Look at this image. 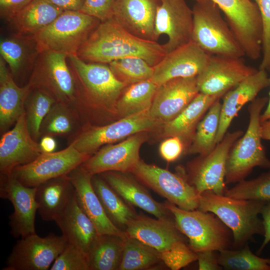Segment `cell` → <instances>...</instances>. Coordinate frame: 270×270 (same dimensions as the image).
I'll list each match as a JSON object with an SVG mask.
<instances>
[{
  "instance_id": "cell-41",
  "label": "cell",
  "mask_w": 270,
  "mask_h": 270,
  "mask_svg": "<svg viewBox=\"0 0 270 270\" xmlns=\"http://www.w3.org/2000/svg\"><path fill=\"white\" fill-rule=\"evenodd\" d=\"M64 104L56 102L43 120L40 132L50 135H62L70 132L74 121L70 112Z\"/></svg>"
},
{
  "instance_id": "cell-48",
  "label": "cell",
  "mask_w": 270,
  "mask_h": 270,
  "mask_svg": "<svg viewBox=\"0 0 270 270\" xmlns=\"http://www.w3.org/2000/svg\"><path fill=\"white\" fill-rule=\"evenodd\" d=\"M214 250H204L196 252L200 270H220L222 268L219 264L218 254Z\"/></svg>"
},
{
  "instance_id": "cell-24",
  "label": "cell",
  "mask_w": 270,
  "mask_h": 270,
  "mask_svg": "<svg viewBox=\"0 0 270 270\" xmlns=\"http://www.w3.org/2000/svg\"><path fill=\"white\" fill-rule=\"evenodd\" d=\"M124 232L126 236L136 238L160 252L168 250L180 242L186 241L174 219H154L138 215Z\"/></svg>"
},
{
  "instance_id": "cell-8",
  "label": "cell",
  "mask_w": 270,
  "mask_h": 270,
  "mask_svg": "<svg viewBox=\"0 0 270 270\" xmlns=\"http://www.w3.org/2000/svg\"><path fill=\"white\" fill-rule=\"evenodd\" d=\"M68 56L50 50L41 51L28 84L32 88L46 90L57 102L68 106L76 102L78 90L74 74L68 65Z\"/></svg>"
},
{
  "instance_id": "cell-20",
  "label": "cell",
  "mask_w": 270,
  "mask_h": 270,
  "mask_svg": "<svg viewBox=\"0 0 270 270\" xmlns=\"http://www.w3.org/2000/svg\"><path fill=\"white\" fill-rule=\"evenodd\" d=\"M42 154L39 144L31 136L25 112L0 142V174H9L14 168L31 162Z\"/></svg>"
},
{
  "instance_id": "cell-4",
  "label": "cell",
  "mask_w": 270,
  "mask_h": 270,
  "mask_svg": "<svg viewBox=\"0 0 270 270\" xmlns=\"http://www.w3.org/2000/svg\"><path fill=\"white\" fill-rule=\"evenodd\" d=\"M191 40L209 55L245 56L218 6L211 0H194Z\"/></svg>"
},
{
  "instance_id": "cell-25",
  "label": "cell",
  "mask_w": 270,
  "mask_h": 270,
  "mask_svg": "<svg viewBox=\"0 0 270 270\" xmlns=\"http://www.w3.org/2000/svg\"><path fill=\"white\" fill-rule=\"evenodd\" d=\"M126 174L108 171L98 174L132 206L138 207L158 219H174L164 203L156 200L144 186Z\"/></svg>"
},
{
  "instance_id": "cell-40",
  "label": "cell",
  "mask_w": 270,
  "mask_h": 270,
  "mask_svg": "<svg viewBox=\"0 0 270 270\" xmlns=\"http://www.w3.org/2000/svg\"><path fill=\"white\" fill-rule=\"evenodd\" d=\"M224 194L238 199L270 200V169L255 178L237 182Z\"/></svg>"
},
{
  "instance_id": "cell-50",
  "label": "cell",
  "mask_w": 270,
  "mask_h": 270,
  "mask_svg": "<svg viewBox=\"0 0 270 270\" xmlns=\"http://www.w3.org/2000/svg\"><path fill=\"white\" fill-rule=\"evenodd\" d=\"M64 10L80 12L85 0H48Z\"/></svg>"
},
{
  "instance_id": "cell-29",
  "label": "cell",
  "mask_w": 270,
  "mask_h": 270,
  "mask_svg": "<svg viewBox=\"0 0 270 270\" xmlns=\"http://www.w3.org/2000/svg\"><path fill=\"white\" fill-rule=\"evenodd\" d=\"M75 191L68 175L54 178L36 187L38 211L45 221H54Z\"/></svg>"
},
{
  "instance_id": "cell-27",
  "label": "cell",
  "mask_w": 270,
  "mask_h": 270,
  "mask_svg": "<svg viewBox=\"0 0 270 270\" xmlns=\"http://www.w3.org/2000/svg\"><path fill=\"white\" fill-rule=\"evenodd\" d=\"M8 70L4 59L0 58V124L5 129L16 122L25 112V102L32 88L28 83L18 86Z\"/></svg>"
},
{
  "instance_id": "cell-3",
  "label": "cell",
  "mask_w": 270,
  "mask_h": 270,
  "mask_svg": "<svg viewBox=\"0 0 270 270\" xmlns=\"http://www.w3.org/2000/svg\"><path fill=\"white\" fill-rule=\"evenodd\" d=\"M268 100L267 97L258 98L248 105L247 130L234 144L228 155L226 184L244 180L255 167L270 169V160L266 156L260 133L261 112Z\"/></svg>"
},
{
  "instance_id": "cell-52",
  "label": "cell",
  "mask_w": 270,
  "mask_h": 270,
  "mask_svg": "<svg viewBox=\"0 0 270 270\" xmlns=\"http://www.w3.org/2000/svg\"><path fill=\"white\" fill-rule=\"evenodd\" d=\"M260 133L262 139L270 140V118L260 122Z\"/></svg>"
},
{
  "instance_id": "cell-23",
  "label": "cell",
  "mask_w": 270,
  "mask_h": 270,
  "mask_svg": "<svg viewBox=\"0 0 270 270\" xmlns=\"http://www.w3.org/2000/svg\"><path fill=\"white\" fill-rule=\"evenodd\" d=\"M270 84L267 71L258 69L223 96L216 144L222 140L232 120L242 107L254 100L258 94Z\"/></svg>"
},
{
  "instance_id": "cell-49",
  "label": "cell",
  "mask_w": 270,
  "mask_h": 270,
  "mask_svg": "<svg viewBox=\"0 0 270 270\" xmlns=\"http://www.w3.org/2000/svg\"><path fill=\"white\" fill-rule=\"evenodd\" d=\"M260 214L262 218L264 234V241L258 252V254H260L266 245L270 242V200L267 201L264 204Z\"/></svg>"
},
{
  "instance_id": "cell-35",
  "label": "cell",
  "mask_w": 270,
  "mask_h": 270,
  "mask_svg": "<svg viewBox=\"0 0 270 270\" xmlns=\"http://www.w3.org/2000/svg\"><path fill=\"white\" fill-rule=\"evenodd\" d=\"M217 100L208 110V112L198 123L190 144L188 154H204L212 151L216 145L222 103Z\"/></svg>"
},
{
  "instance_id": "cell-45",
  "label": "cell",
  "mask_w": 270,
  "mask_h": 270,
  "mask_svg": "<svg viewBox=\"0 0 270 270\" xmlns=\"http://www.w3.org/2000/svg\"><path fill=\"white\" fill-rule=\"evenodd\" d=\"M116 0H85L80 12L103 22L112 16Z\"/></svg>"
},
{
  "instance_id": "cell-46",
  "label": "cell",
  "mask_w": 270,
  "mask_h": 270,
  "mask_svg": "<svg viewBox=\"0 0 270 270\" xmlns=\"http://www.w3.org/2000/svg\"><path fill=\"white\" fill-rule=\"evenodd\" d=\"M162 142L160 152L162 158L168 162L178 159L184 149V144L178 136H170Z\"/></svg>"
},
{
  "instance_id": "cell-7",
  "label": "cell",
  "mask_w": 270,
  "mask_h": 270,
  "mask_svg": "<svg viewBox=\"0 0 270 270\" xmlns=\"http://www.w3.org/2000/svg\"><path fill=\"white\" fill-rule=\"evenodd\" d=\"M76 80V102L83 98L109 110H114L116 102L127 86L114 74L108 64L87 62L76 54L68 56Z\"/></svg>"
},
{
  "instance_id": "cell-26",
  "label": "cell",
  "mask_w": 270,
  "mask_h": 270,
  "mask_svg": "<svg viewBox=\"0 0 270 270\" xmlns=\"http://www.w3.org/2000/svg\"><path fill=\"white\" fill-rule=\"evenodd\" d=\"M54 222L68 242L86 254L98 235L94 224L78 204L76 190Z\"/></svg>"
},
{
  "instance_id": "cell-39",
  "label": "cell",
  "mask_w": 270,
  "mask_h": 270,
  "mask_svg": "<svg viewBox=\"0 0 270 270\" xmlns=\"http://www.w3.org/2000/svg\"><path fill=\"white\" fill-rule=\"evenodd\" d=\"M108 64L114 76L127 86L150 80L154 72V66L137 56L118 59Z\"/></svg>"
},
{
  "instance_id": "cell-14",
  "label": "cell",
  "mask_w": 270,
  "mask_h": 270,
  "mask_svg": "<svg viewBox=\"0 0 270 270\" xmlns=\"http://www.w3.org/2000/svg\"><path fill=\"white\" fill-rule=\"evenodd\" d=\"M258 70L247 65L242 58L210 55L204 70L196 76L200 92L224 96Z\"/></svg>"
},
{
  "instance_id": "cell-31",
  "label": "cell",
  "mask_w": 270,
  "mask_h": 270,
  "mask_svg": "<svg viewBox=\"0 0 270 270\" xmlns=\"http://www.w3.org/2000/svg\"><path fill=\"white\" fill-rule=\"evenodd\" d=\"M40 52L34 36L16 33L0 41V56L13 77L28 67L33 68Z\"/></svg>"
},
{
  "instance_id": "cell-47",
  "label": "cell",
  "mask_w": 270,
  "mask_h": 270,
  "mask_svg": "<svg viewBox=\"0 0 270 270\" xmlns=\"http://www.w3.org/2000/svg\"><path fill=\"white\" fill-rule=\"evenodd\" d=\"M32 0H0V14L7 21Z\"/></svg>"
},
{
  "instance_id": "cell-13",
  "label": "cell",
  "mask_w": 270,
  "mask_h": 270,
  "mask_svg": "<svg viewBox=\"0 0 270 270\" xmlns=\"http://www.w3.org/2000/svg\"><path fill=\"white\" fill-rule=\"evenodd\" d=\"M162 124L150 116L148 110L109 124L90 128L82 132L71 144L80 152L90 156L104 144L153 130Z\"/></svg>"
},
{
  "instance_id": "cell-34",
  "label": "cell",
  "mask_w": 270,
  "mask_h": 270,
  "mask_svg": "<svg viewBox=\"0 0 270 270\" xmlns=\"http://www.w3.org/2000/svg\"><path fill=\"white\" fill-rule=\"evenodd\" d=\"M157 88L150 80L126 86L116 102L115 111L122 118L150 110Z\"/></svg>"
},
{
  "instance_id": "cell-43",
  "label": "cell",
  "mask_w": 270,
  "mask_h": 270,
  "mask_svg": "<svg viewBox=\"0 0 270 270\" xmlns=\"http://www.w3.org/2000/svg\"><path fill=\"white\" fill-rule=\"evenodd\" d=\"M160 257L162 262L172 270H178L198 260L196 253L186 241L180 242L168 250L160 252Z\"/></svg>"
},
{
  "instance_id": "cell-6",
  "label": "cell",
  "mask_w": 270,
  "mask_h": 270,
  "mask_svg": "<svg viewBox=\"0 0 270 270\" xmlns=\"http://www.w3.org/2000/svg\"><path fill=\"white\" fill-rule=\"evenodd\" d=\"M100 22L79 11L64 10L34 38L40 52L50 50L67 55L76 54Z\"/></svg>"
},
{
  "instance_id": "cell-53",
  "label": "cell",
  "mask_w": 270,
  "mask_h": 270,
  "mask_svg": "<svg viewBox=\"0 0 270 270\" xmlns=\"http://www.w3.org/2000/svg\"><path fill=\"white\" fill-rule=\"evenodd\" d=\"M270 118V90L269 92V98L268 100V104L264 112L260 116V122H262Z\"/></svg>"
},
{
  "instance_id": "cell-15",
  "label": "cell",
  "mask_w": 270,
  "mask_h": 270,
  "mask_svg": "<svg viewBox=\"0 0 270 270\" xmlns=\"http://www.w3.org/2000/svg\"><path fill=\"white\" fill-rule=\"evenodd\" d=\"M36 187L25 186L13 175L1 174L0 197L13 206L9 216L10 234L15 238L36 234L35 217L38 209Z\"/></svg>"
},
{
  "instance_id": "cell-12",
  "label": "cell",
  "mask_w": 270,
  "mask_h": 270,
  "mask_svg": "<svg viewBox=\"0 0 270 270\" xmlns=\"http://www.w3.org/2000/svg\"><path fill=\"white\" fill-rule=\"evenodd\" d=\"M90 156L70 144L58 152L41 154L31 162L14 168L12 174L25 186L35 188L51 179L68 175Z\"/></svg>"
},
{
  "instance_id": "cell-19",
  "label": "cell",
  "mask_w": 270,
  "mask_h": 270,
  "mask_svg": "<svg viewBox=\"0 0 270 270\" xmlns=\"http://www.w3.org/2000/svg\"><path fill=\"white\" fill-rule=\"evenodd\" d=\"M210 55L190 40L172 52L154 66L150 80L158 86L175 78L197 76Z\"/></svg>"
},
{
  "instance_id": "cell-21",
  "label": "cell",
  "mask_w": 270,
  "mask_h": 270,
  "mask_svg": "<svg viewBox=\"0 0 270 270\" xmlns=\"http://www.w3.org/2000/svg\"><path fill=\"white\" fill-rule=\"evenodd\" d=\"M159 0H116L112 18L131 34L156 42L155 25Z\"/></svg>"
},
{
  "instance_id": "cell-18",
  "label": "cell",
  "mask_w": 270,
  "mask_h": 270,
  "mask_svg": "<svg viewBox=\"0 0 270 270\" xmlns=\"http://www.w3.org/2000/svg\"><path fill=\"white\" fill-rule=\"evenodd\" d=\"M199 92L196 76L172 79L158 86L150 115L163 125L176 117Z\"/></svg>"
},
{
  "instance_id": "cell-2",
  "label": "cell",
  "mask_w": 270,
  "mask_h": 270,
  "mask_svg": "<svg viewBox=\"0 0 270 270\" xmlns=\"http://www.w3.org/2000/svg\"><path fill=\"white\" fill-rule=\"evenodd\" d=\"M267 201L242 200L212 192L200 194L198 210L216 216L232 232L234 248L243 247L255 234L264 235L258 215Z\"/></svg>"
},
{
  "instance_id": "cell-44",
  "label": "cell",
  "mask_w": 270,
  "mask_h": 270,
  "mask_svg": "<svg viewBox=\"0 0 270 270\" xmlns=\"http://www.w3.org/2000/svg\"><path fill=\"white\" fill-rule=\"evenodd\" d=\"M257 5L262 25V58L259 70L270 72V0H252Z\"/></svg>"
},
{
  "instance_id": "cell-1",
  "label": "cell",
  "mask_w": 270,
  "mask_h": 270,
  "mask_svg": "<svg viewBox=\"0 0 270 270\" xmlns=\"http://www.w3.org/2000/svg\"><path fill=\"white\" fill-rule=\"evenodd\" d=\"M166 54L164 45L131 34L112 17L100 23L76 55L87 62L105 64L126 57L137 56L154 66Z\"/></svg>"
},
{
  "instance_id": "cell-16",
  "label": "cell",
  "mask_w": 270,
  "mask_h": 270,
  "mask_svg": "<svg viewBox=\"0 0 270 270\" xmlns=\"http://www.w3.org/2000/svg\"><path fill=\"white\" fill-rule=\"evenodd\" d=\"M145 132L101 148L84 162L81 167L92 176L108 171L131 172L140 160V149L146 138Z\"/></svg>"
},
{
  "instance_id": "cell-22",
  "label": "cell",
  "mask_w": 270,
  "mask_h": 270,
  "mask_svg": "<svg viewBox=\"0 0 270 270\" xmlns=\"http://www.w3.org/2000/svg\"><path fill=\"white\" fill-rule=\"evenodd\" d=\"M68 176L74 188L78 204L92 222L98 234H108L126 238L125 232L114 225L106 215L94 189L92 176L80 165L70 172Z\"/></svg>"
},
{
  "instance_id": "cell-42",
  "label": "cell",
  "mask_w": 270,
  "mask_h": 270,
  "mask_svg": "<svg viewBox=\"0 0 270 270\" xmlns=\"http://www.w3.org/2000/svg\"><path fill=\"white\" fill-rule=\"evenodd\" d=\"M50 270H90L87 254L80 247L68 242Z\"/></svg>"
},
{
  "instance_id": "cell-11",
  "label": "cell",
  "mask_w": 270,
  "mask_h": 270,
  "mask_svg": "<svg viewBox=\"0 0 270 270\" xmlns=\"http://www.w3.org/2000/svg\"><path fill=\"white\" fill-rule=\"evenodd\" d=\"M68 243L64 236L50 233L20 238L8 256L2 270H47Z\"/></svg>"
},
{
  "instance_id": "cell-9",
  "label": "cell",
  "mask_w": 270,
  "mask_h": 270,
  "mask_svg": "<svg viewBox=\"0 0 270 270\" xmlns=\"http://www.w3.org/2000/svg\"><path fill=\"white\" fill-rule=\"evenodd\" d=\"M132 173L142 184L178 208L198 209L200 194L188 182L186 170L179 167L176 173L140 160Z\"/></svg>"
},
{
  "instance_id": "cell-51",
  "label": "cell",
  "mask_w": 270,
  "mask_h": 270,
  "mask_svg": "<svg viewBox=\"0 0 270 270\" xmlns=\"http://www.w3.org/2000/svg\"><path fill=\"white\" fill-rule=\"evenodd\" d=\"M42 153L54 152L56 147L55 140L50 136H45L40 140L39 144Z\"/></svg>"
},
{
  "instance_id": "cell-33",
  "label": "cell",
  "mask_w": 270,
  "mask_h": 270,
  "mask_svg": "<svg viewBox=\"0 0 270 270\" xmlns=\"http://www.w3.org/2000/svg\"><path fill=\"white\" fill-rule=\"evenodd\" d=\"M126 238L98 234L87 254L90 270H118Z\"/></svg>"
},
{
  "instance_id": "cell-32",
  "label": "cell",
  "mask_w": 270,
  "mask_h": 270,
  "mask_svg": "<svg viewBox=\"0 0 270 270\" xmlns=\"http://www.w3.org/2000/svg\"><path fill=\"white\" fill-rule=\"evenodd\" d=\"M92 182L108 218L124 231L128 224L138 215L133 206L122 198L102 176H92Z\"/></svg>"
},
{
  "instance_id": "cell-10",
  "label": "cell",
  "mask_w": 270,
  "mask_h": 270,
  "mask_svg": "<svg viewBox=\"0 0 270 270\" xmlns=\"http://www.w3.org/2000/svg\"><path fill=\"white\" fill-rule=\"evenodd\" d=\"M243 134L242 130L226 132L212 151L200 154L188 163L186 170L188 180L200 194L204 192L224 194L228 189L225 176L228 155L234 144Z\"/></svg>"
},
{
  "instance_id": "cell-38",
  "label": "cell",
  "mask_w": 270,
  "mask_h": 270,
  "mask_svg": "<svg viewBox=\"0 0 270 270\" xmlns=\"http://www.w3.org/2000/svg\"><path fill=\"white\" fill-rule=\"evenodd\" d=\"M218 260L225 270H270V259L254 254L248 244L240 248H226L220 251Z\"/></svg>"
},
{
  "instance_id": "cell-36",
  "label": "cell",
  "mask_w": 270,
  "mask_h": 270,
  "mask_svg": "<svg viewBox=\"0 0 270 270\" xmlns=\"http://www.w3.org/2000/svg\"><path fill=\"white\" fill-rule=\"evenodd\" d=\"M162 262L160 252L138 240L124 239L122 260L118 270L150 269Z\"/></svg>"
},
{
  "instance_id": "cell-30",
  "label": "cell",
  "mask_w": 270,
  "mask_h": 270,
  "mask_svg": "<svg viewBox=\"0 0 270 270\" xmlns=\"http://www.w3.org/2000/svg\"><path fill=\"white\" fill-rule=\"evenodd\" d=\"M64 10L48 0H32L7 22L16 33L34 36Z\"/></svg>"
},
{
  "instance_id": "cell-37",
  "label": "cell",
  "mask_w": 270,
  "mask_h": 270,
  "mask_svg": "<svg viewBox=\"0 0 270 270\" xmlns=\"http://www.w3.org/2000/svg\"><path fill=\"white\" fill-rule=\"evenodd\" d=\"M56 102V99L46 90L32 87L26 100L25 113L28 129L35 140L40 134L43 120Z\"/></svg>"
},
{
  "instance_id": "cell-5",
  "label": "cell",
  "mask_w": 270,
  "mask_h": 270,
  "mask_svg": "<svg viewBox=\"0 0 270 270\" xmlns=\"http://www.w3.org/2000/svg\"><path fill=\"white\" fill-rule=\"evenodd\" d=\"M164 204L178 228L188 240L190 247L196 253L220 252L232 246V232L214 214L198 209L184 210L168 200Z\"/></svg>"
},
{
  "instance_id": "cell-17",
  "label": "cell",
  "mask_w": 270,
  "mask_h": 270,
  "mask_svg": "<svg viewBox=\"0 0 270 270\" xmlns=\"http://www.w3.org/2000/svg\"><path fill=\"white\" fill-rule=\"evenodd\" d=\"M192 10L185 0H159L156 18L155 31L158 40L166 34L164 44L166 54L191 40Z\"/></svg>"
},
{
  "instance_id": "cell-28",
  "label": "cell",
  "mask_w": 270,
  "mask_h": 270,
  "mask_svg": "<svg viewBox=\"0 0 270 270\" xmlns=\"http://www.w3.org/2000/svg\"><path fill=\"white\" fill-rule=\"evenodd\" d=\"M222 96L199 92L176 117L163 124L164 135L178 136L184 145L188 142L190 145L198 123L211 106Z\"/></svg>"
}]
</instances>
